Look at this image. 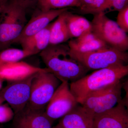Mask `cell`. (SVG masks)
<instances>
[{"label": "cell", "instance_id": "30bf717a", "mask_svg": "<svg viewBox=\"0 0 128 128\" xmlns=\"http://www.w3.org/2000/svg\"><path fill=\"white\" fill-rule=\"evenodd\" d=\"M127 102L122 99L115 106L94 116L92 128H128Z\"/></svg>", "mask_w": 128, "mask_h": 128}, {"label": "cell", "instance_id": "277c9868", "mask_svg": "<svg viewBox=\"0 0 128 128\" xmlns=\"http://www.w3.org/2000/svg\"><path fill=\"white\" fill-rule=\"evenodd\" d=\"M70 53L73 58L89 70L127 65L128 62V52L108 45L88 52H78L70 49Z\"/></svg>", "mask_w": 128, "mask_h": 128}, {"label": "cell", "instance_id": "83f0119b", "mask_svg": "<svg viewBox=\"0 0 128 128\" xmlns=\"http://www.w3.org/2000/svg\"><path fill=\"white\" fill-rule=\"evenodd\" d=\"M3 6H2V7H0V14L2 12V8H3Z\"/></svg>", "mask_w": 128, "mask_h": 128}, {"label": "cell", "instance_id": "9c48e42d", "mask_svg": "<svg viewBox=\"0 0 128 128\" xmlns=\"http://www.w3.org/2000/svg\"><path fill=\"white\" fill-rule=\"evenodd\" d=\"M34 74L22 80L10 82L0 92V95L7 102L14 113L22 110L28 102L31 83Z\"/></svg>", "mask_w": 128, "mask_h": 128}, {"label": "cell", "instance_id": "d4e9b609", "mask_svg": "<svg viewBox=\"0 0 128 128\" xmlns=\"http://www.w3.org/2000/svg\"><path fill=\"white\" fill-rule=\"evenodd\" d=\"M9 0H0V7L3 6Z\"/></svg>", "mask_w": 128, "mask_h": 128}, {"label": "cell", "instance_id": "4316f807", "mask_svg": "<svg viewBox=\"0 0 128 128\" xmlns=\"http://www.w3.org/2000/svg\"><path fill=\"white\" fill-rule=\"evenodd\" d=\"M3 81H4L3 80H2L1 79H0V90L2 88Z\"/></svg>", "mask_w": 128, "mask_h": 128}, {"label": "cell", "instance_id": "4fadbf2b", "mask_svg": "<svg viewBox=\"0 0 128 128\" xmlns=\"http://www.w3.org/2000/svg\"><path fill=\"white\" fill-rule=\"evenodd\" d=\"M22 61L0 64V79L9 82L25 79L46 70Z\"/></svg>", "mask_w": 128, "mask_h": 128}, {"label": "cell", "instance_id": "ba28073f", "mask_svg": "<svg viewBox=\"0 0 128 128\" xmlns=\"http://www.w3.org/2000/svg\"><path fill=\"white\" fill-rule=\"evenodd\" d=\"M78 104L70 91V83L63 82L46 106L45 112L54 121L64 117Z\"/></svg>", "mask_w": 128, "mask_h": 128}, {"label": "cell", "instance_id": "52a82bcc", "mask_svg": "<svg viewBox=\"0 0 128 128\" xmlns=\"http://www.w3.org/2000/svg\"><path fill=\"white\" fill-rule=\"evenodd\" d=\"M122 87L121 81L110 87L94 92L86 98L80 105L93 118L119 103L122 99Z\"/></svg>", "mask_w": 128, "mask_h": 128}, {"label": "cell", "instance_id": "5bb4252c", "mask_svg": "<svg viewBox=\"0 0 128 128\" xmlns=\"http://www.w3.org/2000/svg\"><path fill=\"white\" fill-rule=\"evenodd\" d=\"M59 124L66 128H92L93 118L78 105L61 118Z\"/></svg>", "mask_w": 128, "mask_h": 128}, {"label": "cell", "instance_id": "6da1fadb", "mask_svg": "<svg viewBox=\"0 0 128 128\" xmlns=\"http://www.w3.org/2000/svg\"><path fill=\"white\" fill-rule=\"evenodd\" d=\"M40 54L46 68L61 82H74L89 71L72 56L67 44H49Z\"/></svg>", "mask_w": 128, "mask_h": 128}, {"label": "cell", "instance_id": "603a6c76", "mask_svg": "<svg viewBox=\"0 0 128 128\" xmlns=\"http://www.w3.org/2000/svg\"><path fill=\"white\" fill-rule=\"evenodd\" d=\"M116 23L126 33L128 32V6L118 12Z\"/></svg>", "mask_w": 128, "mask_h": 128}, {"label": "cell", "instance_id": "e0dca14e", "mask_svg": "<svg viewBox=\"0 0 128 128\" xmlns=\"http://www.w3.org/2000/svg\"><path fill=\"white\" fill-rule=\"evenodd\" d=\"M66 11L60 14L51 24L50 44H62L70 39L66 21Z\"/></svg>", "mask_w": 128, "mask_h": 128}, {"label": "cell", "instance_id": "5b68a950", "mask_svg": "<svg viewBox=\"0 0 128 128\" xmlns=\"http://www.w3.org/2000/svg\"><path fill=\"white\" fill-rule=\"evenodd\" d=\"M91 22L92 31L97 37L108 46L123 52L128 50L127 33L119 27L116 22L111 20L105 13L93 15Z\"/></svg>", "mask_w": 128, "mask_h": 128}, {"label": "cell", "instance_id": "2e32d148", "mask_svg": "<svg viewBox=\"0 0 128 128\" xmlns=\"http://www.w3.org/2000/svg\"><path fill=\"white\" fill-rule=\"evenodd\" d=\"M65 15L70 38H77L92 30L91 22L84 17L73 14L68 10L65 12Z\"/></svg>", "mask_w": 128, "mask_h": 128}, {"label": "cell", "instance_id": "ffe728a7", "mask_svg": "<svg viewBox=\"0 0 128 128\" xmlns=\"http://www.w3.org/2000/svg\"><path fill=\"white\" fill-rule=\"evenodd\" d=\"M32 55V53L23 49L6 48L0 51V64L18 62Z\"/></svg>", "mask_w": 128, "mask_h": 128}, {"label": "cell", "instance_id": "d6986e66", "mask_svg": "<svg viewBox=\"0 0 128 128\" xmlns=\"http://www.w3.org/2000/svg\"><path fill=\"white\" fill-rule=\"evenodd\" d=\"M68 45L70 50L80 53L92 52L108 46L99 38L81 43L76 42L72 39L69 41Z\"/></svg>", "mask_w": 128, "mask_h": 128}, {"label": "cell", "instance_id": "484cf974", "mask_svg": "<svg viewBox=\"0 0 128 128\" xmlns=\"http://www.w3.org/2000/svg\"><path fill=\"white\" fill-rule=\"evenodd\" d=\"M5 102L4 99L0 95V105L2 104Z\"/></svg>", "mask_w": 128, "mask_h": 128}, {"label": "cell", "instance_id": "8992f818", "mask_svg": "<svg viewBox=\"0 0 128 128\" xmlns=\"http://www.w3.org/2000/svg\"><path fill=\"white\" fill-rule=\"evenodd\" d=\"M61 82L47 68L36 73L32 79L30 98L28 104L34 108L46 109Z\"/></svg>", "mask_w": 128, "mask_h": 128}, {"label": "cell", "instance_id": "ac0fdd59", "mask_svg": "<svg viewBox=\"0 0 128 128\" xmlns=\"http://www.w3.org/2000/svg\"><path fill=\"white\" fill-rule=\"evenodd\" d=\"M82 0H38V9L43 12L75 7L79 8Z\"/></svg>", "mask_w": 128, "mask_h": 128}, {"label": "cell", "instance_id": "3957f363", "mask_svg": "<svg viewBox=\"0 0 128 128\" xmlns=\"http://www.w3.org/2000/svg\"><path fill=\"white\" fill-rule=\"evenodd\" d=\"M35 2L9 0L0 16V51L7 48L19 36L26 24V12Z\"/></svg>", "mask_w": 128, "mask_h": 128}, {"label": "cell", "instance_id": "44dd1931", "mask_svg": "<svg viewBox=\"0 0 128 128\" xmlns=\"http://www.w3.org/2000/svg\"><path fill=\"white\" fill-rule=\"evenodd\" d=\"M105 0H82V5L78 11L83 14L93 15L102 12Z\"/></svg>", "mask_w": 128, "mask_h": 128}, {"label": "cell", "instance_id": "cb8c5ba5", "mask_svg": "<svg viewBox=\"0 0 128 128\" xmlns=\"http://www.w3.org/2000/svg\"><path fill=\"white\" fill-rule=\"evenodd\" d=\"M14 112L9 104L0 105V123L7 122L13 119Z\"/></svg>", "mask_w": 128, "mask_h": 128}, {"label": "cell", "instance_id": "f546056e", "mask_svg": "<svg viewBox=\"0 0 128 128\" xmlns=\"http://www.w3.org/2000/svg\"></svg>", "mask_w": 128, "mask_h": 128}, {"label": "cell", "instance_id": "7402d4cb", "mask_svg": "<svg viewBox=\"0 0 128 128\" xmlns=\"http://www.w3.org/2000/svg\"><path fill=\"white\" fill-rule=\"evenodd\" d=\"M128 6V0H105L102 12H119Z\"/></svg>", "mask_w": 128, "mask_h": 128}, {"label": "cell", "instance_id": "8fae6325", "mask_svg": "<svg viewBox=\"0 0 128 128\" xmlns=\"http://www.w3.org/2000/svg\"><path fill=\"white\" fill-rule=\"evenodd\" d=\"M14 128H52L53 120L48 117L45 109L34 108L27 104L15 114Z\"/></svg>", "mask_w": 128, "mask_h": 128}, {"label": "cell", "instance_id": "7a4b0ae2", "mask_svg": "<svg viewBox=\"0 0 128 128\" xmlns=\"http://www.w3.org/2000/svg\"><path fill=\"white\" fill-rule=\"evenodd\" d=\"M128 74V65L96 70L70 83V89L78 103L81 104L90 94L116 84Z\"/></svg>", "mask_w": 128, "mask_h": 128}, {"label": "cell", "instance_id": "9a60e30c", "mask_svg": "<svg viewBox=\"0 0 128 128\" xmlns=\"http://www.w3.org/2000/svg\"><path fill=\"white\" fill-rule=\"evenodd\" d=\"M51 24H50L43 30L21 41L20 44L22 49L30 52L34 55L46 49L50 44Z\"/></svg>", "mask_w": 128, "mask_h": 128}, {"label": "cell", "instance_id": "f1b7e54d", "mask_svg": "<svg viewBox=\"0 0 128 128\" xmlns=\"http://www.w3.org/2000/svg\"><path fill=\"white\" fill-rule=\"evenodd\" d=\"M28 0L32 1L35 2L36 1H38V0Z\"/></svg>", "mask_w": 128, "mask_h": 128}, {"label": "cell", "instance_id": "7c38bea8", "mask_svg": "<svg viewBox=\"0 0 128 128\" xmlns=\"http://www.w3.org/2000/svg\"><path fill=\"white\" fill-rule=\"evenodd\" d=\"M69 9V8H66L46 12L38 9L30 20L26 23L21 34L14 43H20L23 40L43 30L53 20Z\"/></svg>", "mask_w": 128, "mask_h": 128}]
</instances>
